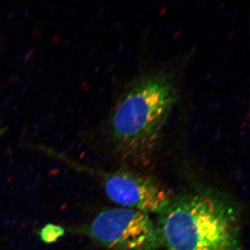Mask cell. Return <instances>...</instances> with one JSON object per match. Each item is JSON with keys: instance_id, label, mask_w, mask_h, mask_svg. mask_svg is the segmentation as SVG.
<instances>
[{"instance_id": "1", "label": "cell", "mask_w": 250, "mask_h": 250, "mask_svg": "<svg viewBox=\"0 0 250 250\" xmlns=\"http://www.w3.org/2000/svg\"><path fill=\"white\" fill-rule=\"evenodd\" d=\"M177 100L170 72H143L128 82L108 115L106 128L121 160L135 166L150 164Z\"/></svg>"}, {"instance_id": "2", "label": "cell", "mask_w": 250, "mask_h": 250, "mask_svg": "<svg viewBox=\"0 0 250 250\" xmlns=\"http://www.w3.org/2000/svg\"><path fill=\"white\" fill-rule=\"evenodd\" d=\"M156 225L159 250H243L238 207L213 190L172 197Z\"/></svg>"}, {"instance_id": "3", "label": "cell", "mask_w": 250, "mask_h": 250, "mask_svg": "<svg viewBox=\"0 0 250 250\" xmlns=\"http://www.w3.org/2000/svg\"><path fill=\"white\" fill-rule=\"evenodd\" d=\"M107 250H159L157 225L149 214L125 207L104 208L90 223L75 229Z\"/></svg>"}, {"instance_id": "4", "label": "cell", "mask_w": 250, "mask_h": 250, "mask_svg": "<svg viewBox=\"0 0 250 250\" xmlns=\"http://www.w3.org/2000/svg\"><path fill=\"white\" fill-rule=\"evenodd\" d=\"M65 161L77 170L98 174L106 196L118 207L159 215L167 209L173 197L167 189L147 176L125 170L97 172L71 160Z\"/></svg>"}, {"instance_id": "5", "label": "cell", "mask_w": 250, "mask_h": 250, "mask_svg": "<svg viewBox=\"0 0 250 250\" xmlns=\"http://www.w3.org/2000/svg\"><path fill=\"white\" fill-rule=\"evenodd\" d=\"M65 234V229L59 225L49 223L45 225L39 231V237L46 245L56 243Z\"/></svg>"}]
</instances>
